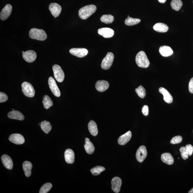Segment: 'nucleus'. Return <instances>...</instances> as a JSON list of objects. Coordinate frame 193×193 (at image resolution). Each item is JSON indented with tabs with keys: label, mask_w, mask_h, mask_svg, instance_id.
Listing matches in <instances>:
<instances>
[{
	"label": "nucleus",
	"mask_w": 193,
	"mask_h": 193,
	"mask_svg": "<svg viewBox=\"0 0 193 193\" xmlns=\"http://www.w3.org/2000/svg\"><path fill=\"white\" fill-rule=\"evenodd\" d=\"M2 162L4 166L9 169H12L13 167V162L10 157L7 155H3L1 157Z\"/></svg>",
	"instance_id": "obj_19"
},
{
	"label": "nucleus",
	"mask_w": 193,
	"mask_h": 193,
	"mask_svg": "<svg viewBox=\"0 0 193 193\" xmlns=\"http://www.w3.org/2000/svg\"><path fill=\"white\" fill-rule=\"evenodd\" d=\"M8 117L10 119L22 121L24 119V116L19 111L13 110L8 113Z\"/></svg>",
	"instance_id": "obj_21"
},
{
	"label": "nucleus",
	"mask_w": 193,
	"mask_h": 193,
	"mask_svg": "<svg viewBox=\"0 0 193 193\" xmlns=\"http://www.w3.org/2000/svg\"><path fill=\"white\" fill-rule=\"evenodd\" d=\"M189 92L193 94V77L189 81Z\"/></svg>",
	"instance_id": "obj_41"
},
{
	"label": "nucleus",
	"mask_w": 193,
	"mask_h": 193,
	"mask_svg": "<svg viewBox=\"0 0 193 193\" xmlns=\"http://www.w3.org/2000/svg\"><path fill=\"white\" fill-rule=\"evenodd\" d=\"M136 62L138 67L147 68L149 67L150 63L146 53L141 51L137 54L136 57Z\"/></svg>",
	"instance_id": "obj_2"
},
{
	"label": "nucleus",
	"mask_w": 193,
	"mask_h": 193,
	"mask_svg": "<svg viewBox=\"0 0 193 193\" xmlns=\"http://www.w3.org/2000/svg\"><path fill=\"white\" fill-rule=\"evenodd\" d=\"M161 159L163 162L168 165H172L174 162V159L172 155L169 153H163L161 155Z\"/></svg>",
	"instance_id": "obj_23"
},
{
	"label": "nucleus",
	"mask_w": 193,
	"mask_h": 193,
	"mask_svg": "<svg viewBox=\"0 0 193 193\" xmlns=\"http://www.w3.org/2000/svg\"><path fill=\"white\" fill-rule=\"evenodd\" d=\"M8 99V96L5 93L1 92L0 93V103L6 101Z\"/></svg>",
	"instance_id": "obj_38"
},
{
	"label": "nucleus",
	"mask_w": 193,
	"mask_h": 193,
	"mask_svg": "<svg viewBox=\"0 0 193 193\" xmlns=\"http://www.w3.org/2000/svg\"><path fill=\"white\" fill-rule=\"evenodd\" d=\"M112 189L114 192L118 193L120 191L122 181L120 178L114 177L111 180Z\"/></svg>",
	"instance_id": "obj_13"
},
{
	"label": "nucleus",
	"mask_w": 193,
	"mask_h": 193,
	"mask_svg": "<svg viewBox=\"0 0 193 193\" xmlns=\"http://www.w3.org/2000/svg\"><path fill=\"white\" fill-rule=\"evenodd\" d=\"M132 133L131 131H128L126 133L120 136L118 139V142L120 145H124L127 143L131 139Z\"/></svg>",
	"instance_id": "obj_18"
},
{
	"label": "nucleus",
	"mask_w": 193,
	"mask_h": 193,
	"mask_svg": "<svg viewBox=\"0 0 193 193\" xmlns=\"http://www.w3.org/2000/svg\"><path fill=\"white\" fill-rule=\"evenodd\" d=\"M141 20L138 18H134L130 17H128L125 20V24L127 26H132L137 24L140 23Z\"/></svg>",
	"instance_id": "obj_31"
},
{
	"label": "nucleus",
	"mask_w": 193,
	"mask_h": 193,
	"mask_svg": "<svg viewBox=\"0 0 193 193\" xmlns=\"http://www.w3.org/2000/svg\"><path fill=\"white\" fill-rule=\"evenodd\" d=\"M44 108L46 109H49L50 107L53 106V102L49 96H44L42 101Z\"/></svg>",
	"instance_id": "obj_30"
},
{
	"label": "nucleus",
	"mask_w": 193,
	"mask_h": 193,
	"mask_svg": "<svg viewBox=\"0 0 193 193\" xmlns=\"http://www.w3.org/2000/svg\"><path fill=\"white\" fill-rule=\"evenodd\" d=\"M48 83L50 88L54 95L57 97L60 96V91L54 79L52 77H50L48 79Z\"/></svg>",
	"instance_id": "obj_8"
},
{
	"label": "nucleus",
	"mask_w": 193,
	"mask_h": 193,
	"mask_svg": "<svg viewBox=\"0 0 193 193\" xmlns=\"http://www.w3.org/2000/svg\"><path fill=\"white\" fill-rule=\"evenodd\" d=\"M24 52H23V51L22 52V53H23H23H24Z\"/></svg>",
	"instance_id": "obj_44"
},
{
	"label": "nucleus",
	"mask_w": 193,
	"mask_h": 193,
	"mask_svg": "<svg viewBox=\"0 0 193 193\" xmlns=\"http://www.w3.org/2000/svg\"><path fill=\"white\" fill-rule=\"evenodd\" d=\"M40 126L43 131L46 134L49 133L52 129L51 123L48 121H44L42 122L41 123Z\"/></svg>",
	"instance_id": "obj_28"
},
{
	"label": "nucleus",
	"mask_w": 193,
	"mask_h": 193,
	"mask_svg": "<svg viewBox=\"0 0 193 193\" xmlns=\"http://www.w3.org/2000/svg\"><path fill=\"white\" fill-rule=\"evenodd\" d=\"M9 140L11 142L16 144H21L25 142V139L22 135L20 134L14 133L12 134L9 138Z\"/></svg>",
	"instance_id": "obj_10"
},
{
	"label": "nucleus",
	"mask_w": 193,
	"mask_h": 193,
	"mask_svg": "<svg viewBox=\"0 0 193 193\" xmlns=\"http://www.w3.org/2000/svg\"><path fill=\"white\" fill-rule=\"evenodd\" d=\"M159 92L164 96V99L166 102L171 103L173 102L172 96L167 89L163 87H160L159 89Z\"/></svg>",
	"instance_id": "obj_17"
},
{
	"label": "nucleus",
	"mask_w": 193,
	"mask_h": 193,
	"mask_svg": "<svg viewBox=\"0 0 193 193\" xmlns=\"http://www.w3.org/2000/svg\"><path fill=\"white\" fill-rule=\"evenodd\" d=\"M23 168L25 176L27 177H29L31 175V170L32 168V164L31 163L28 161H25L23 163Z\"/></svg>",
	"instance_id": "obj_26"
},
{
	"label": "nucleus",
	"mask_w": 193,
	"mask_h": 193,
	"mask_svg": "<svg viewBox=\"0 0 193 193\" xmlns=\"http://www.w3.org/2000/svg\"><path fill=\"white\" fill-rule=\"evenodd\" d=\"M88 128L91 135L94 136L97 135L98 133L97 126L94 121L91 120L89 122L88 124Z\"/></svg>",
	"instance_id": "obj_27"
},
{
	"label": "nucleus",
	"mask_w": 193,
	"mask_h": 193,
	"mask_svg": "<svg viewBox=\"0 0 193 193\" xmlns=\"http://www.w3.org/2000/svg\"><path fill=\"white\" fill-rule=\"evenodd\" d=\"M22 92L25 96L28 97H33L35 96V89L31 84L24 82L21 84Z\"/></svg>",
	"instance_id": "obj_4"
},
{
	"label": "nucleus",
	"mask_w": 193,
	"mask_h": 193,
	"mask_svg": "<svg viewBox=\"0 0 193 193\" xmlns=\"http://www.w3.org/2000/svg\"><path fill=\"white\" fill-rule=\"evenodd\" d=\"M12 110H14V109H12Z\"/></svg>",
	"instance_id": "obj_45"
},
{
	"label": "nucleus",
	"mask_w": 193,
	"mask_h": 193,
	"mask_svg": "<svg viewBox=\"0 0 193 193\" xmlns=\"http://www.w3.org/2000/svg\"><path fill=\"white\" fill-rule=\"evenodd\" d=\"M183 3L181 0H172L171 3V5L173 10L176 11L179 10L181 8Z\"/></svg>",
	"instance_id": "obj_29"
},
{
	"label": "nucleus",
	"mask_w": 193,
	"mask_h": 193,
	"mask_svg": "<svg viewBox=\"0 0 193 193\" xmlns=\"http://www.w3.org/2000/svg\"><path fill=\"white\" fill-rule=\"evenodd\" d=\"M64 157H65L66 161L67 164H73L75 160L74 152L71 149L66 150L64 153Z\"/></svg>",
	"instance_id": "obj_20"
},
{
	"label": "nucleus",
	"mask_w": 193,
	"mask_h": 193,
	"mask_svg": "<svg viewBox=\"0 0 193 193\" xmlns=\"http://www.w3.org/2000/svg\"><path fill=\"white\" fill-rule=\"evenodd\" d=\"M96 10V7L94 5H86L80 8L78 12V15L80 18L86 19L92 15Z\"/></svg>",
	"instance_id": "obj_1"
},
{
	"label": "nucleus",
	"mask_w": 193,
	"mask_h": 193,
	"mask_svg": "<svg viewBox=\"0 0 193 193\" xmlns=\"http://www.w3.org/2000/svg\"><path fill=\"white\" fill-rule=\"evenodd\" d=\"M84 147L86 152L88 154H92L94 152L95 150L94 147L92 142H91L88 138L85 139V144Z\"/></svg>",
	"instance_id": "obj_25"
},
{
	"label": "nucleus",
	"mask_w": 193,
	"mask_h": 193,
	"mask_svg": "<svg viewBox=\"0 0 193 193\" xmlns=\"http://www.w3.org/2000/svg\"><path fill=\"white\" fill-rule=\"evenodd\" d=\"M180 151L182 158L184 160H187L188 158L189 155L185 147H181L180 149Z\"/></svg>",
	"instance_id": "obj_36"
},
{
	"label": "nucleus",
	"mask_w": 193,
	"mask_h": 193,
	"mask_svg": "<svg viewBox=\"0 0 193 193\" xmlns=\"http://www.w3.org/2000/svg\"><path fill=\"white\" fill-rule=\"evenodd\" d=\"M185 148L188 153L189 156H191L193 152V146L190 144H188L186 146Z\"/></svg>",
	"instance_id": "obj_39"
},
{
	"label": "nucleus",
	"mask_w": 193,
	"mask_h": 193,
	"mask_svg": "<svg viewBox=\"0 0 193 193\" xmlns=\"http://www.w3.org/2000/svg\"><path fill=\"white\" fill-rule=\"evenodd\" d=\"M135 91L138 95L141 98H144L146 95L145 89L142 85L139 86L135 89Z\"/></svg>",
	"instance_id": "obj_34"
},
{
	"label": "nucleus",
	"mask_w": 193,
	"mask_h": 193,
	"mask_svg": "<svg viewBox=\"0 0 193 193\" xmlns=\"http://www.w3.org/2000/svg\"><path fill=\"white\" fill-rule=\"evenodd\" d=\"M98 33L105 38H110L114 35L113 30L109 28H100L98 30Z\"/></svg>",
	"instance_id": "obj_14"
},
{
	"label": "nucleus",
	"mask_w": 193,
	"mask_h": 193,
	"mask_svg": "<svg viewBox=\"0 0 193 193\" xmlns=\"http://www.w3.org/2000/svg\"><path fill=\"white\" fill-rule=\"evenodd\" d=\"M105 168L102 166H98L92 168L91 169V172L92 174L94 176H97L99 175L102 172L105 171Z\"/></svg>",
	"instance_id": "obj_33"
},
{
	"label": "nucleus",
	"mask_w": 193,
	"mask_h": 193,
	"mask_svg": "<svg viewBox=\"0 0 193 193\" xmlns=\"http://www.w3.org/2000/svg\"><path fill=\"white\" fill-rule=\"evenodd\" d=\"M69 52L74 56L82 58L87 55L88 52L85 48H73L69 50Z\"/></svg>",
	"instance_id": "obj_9"
},
{
	"label": "nucleus",
	"mask_w": 193,
	"mask_h": 193,
	"mask_svg": "<svg viewBox=\"0 0 193 193\" xmlns=\"http://www.w3.org/2000/svg\"><path fill=\"white\" fill-rule=\"evenodd\" d=\"M147 153L146 148L144 146H141L138 149L136 153V158L139 162L144 161L147 156Z\"/></svg>",
	"instance_id": "obj_7"
},
{
	"label": "nucleus",
	"mask_w": 193,
	"mask_h": 193,
	"mask_svg": "<svg viewBox=\"0 0 193 193\" xmlns=\"http://www.w3.org/2000/svg\"><path fill=\"white\" fill-rule=\"evenodd\" d=\"M23 57L25 60L28 63L33 62L37 58L35 52L32 50H29L23 54Z\"/></svg>",
	"instance_id": "obj_11"
},
{
	"label": "nucleus",
	"mask_w": 193,
	"mask_h": 193,
	"mask_svg": "<svg viewBox=\"0 0 193 193\" xmlns=\"http://www.w3.org/2000/svg\"><path fill=\"white\" fill-rule=\"evenodd\" d=\"M142 113L145 116H147L149 113V108L147 105H144L142 107Z\"/></svg>",
	"instance_id": "obj_40"
},
{
	"label": "nucleus",
	"mask_w": 193,
	"mask_h": 193,
	"mask_svg": "<svg viewBox=\"0 0 193 193\" xmlns=\"http://www.w3.org/2000/svg\"><path fill=\"white\" fill-rule=\"evenodd\" d=\"M153 29L155 31L160 33H164L168 31L169 27L164 23H158L153 26Z\"/></svg>",
	"instance_id": "obj_24"
},
{
	"label": "nucleus",
	"mask_w": 193,
	"mask_h": 193,
	"mask_svg": "<svg viewBox=\"0 0 193 193\" xmlns=\"http://www.w3.org/2000/svg\"><path fill=\"white\" fill-rule=\"evenodd\" d=\"M49 10L55 18L60 15L62 11V7L56 3H52L49 5Z\"/></svg>",
	"instance_id": "obj_12"
},
{
	"label": "nucleus",
	"mask_w": 193,
	"mask_h": 193,
	"mask_svg": "<svg viewBox=\"0 0 193 193\" xmlns=\"http://www.w3.org/2000/svg\"><path fill=\"white\" fill-rule=\"evenodd\" d=\"M100 20L102 22L105 24H109L113 22L114 18L113 16L110 14L104 15L102 16Z\"/></svg>",
	"instance_id": "obj_32"
},
{
	"label": "nucleus",
	"mask_w": 193,
	"mask_h": 193,
	"mask_svg": "<svg viewBox=\"0 0 193 193\" xmlns=\"http://www.w3.org/2000/svg\"><path fill=\"white\" fill-rule=\"evenodd\" d=\"M182 140V138L180 136H177L173 137L171 139L170 143L172 144H176L181 143Z\"/></svg>",
	"instance_id": "obj_37"
},
{
	"label": "nucleus",
	"mask_w": 193,
	"mask_h": 193,
	"mask_svg": "<svg viewBox=\"0 0 193 193\" xmlns=\"http://www.w3.org/2000/svg\"><path fill=\"white\" fill-rule=\"evenodd\" d=\"M29 36L32 39L41 41L45 40L47 38V35L43 30L35 28H32L30 30Z\"/></svg>",
	"instance_id": "obj_3"
},
{
	"label": "nucleus",
	"mask_w": 193,
	"mask_h": 193,
	"mask_svg": "<svg viewBox=\"0 0 193 193\" xmlns=\"http://www.w3.org/2000/svg\"><path fill=\"white\" fill-rule=\"evenodd\" d=\"M114 55L112 52H108L106 56L102 61L101 67L102 69L105 70L108 69L111 67L113 62Z\"/></svg>",
	"instance_id": "obj_5"
},
{
	"label": "nucleus",
	"mask_w": 193,
	"mask_h": 193,
	"mask_svg": "<svg viewBox=\"0 0 193 193\" xmlns=\"http://www.w3.org/2000/svg\"><path fill=\"white\" fill-rule=\"evenodd\" d=\"M189 193H193V187L189 191Z\"/></svg>",
	"instance_id": "obj_43"
},
{
	"label": "nucleus",
	"mask_w": 193,
	"mask_h": 193,
	"mask_svg": "<svg viewBox=\"0 0 193 193\" xmlns=\"http://www.w3.org/2000/svg\"><path fill=\"white\" fill-rule=\"evenodd\" d=\"M159 2L162 3H164L165 2L166 0H158Z\"/></svg>",
	"instance_id": "obj_42"
},
{
	"label": "nucleus",
	"mask_w": 193,
	"mask_h": 193,
	"mask_svg": "<svg viewBox=\"0 0 193 193\" xmlns=\"http://www.w3.org/2000/svg\"><path fill=\"white\" fill-rule=\"evenodd\" d=\"M12 10V7L11 5L10 4L5 5L0 14V18L1 19L4 21L8 18L11 13Z\"/></svg>",
	"instance_id": "obj_15"
},
{
	"label": "nucleus",
	"mask_w": 193,
	"mask_h": 193,
	"mask_svg": "<svg viewBox=\"0 0 193 193\" xmlns=\"http://www.w3.org/2000/svg\"><path fill=\"white\" fill-rule=\"evenodd\" d=\"M159 52L161 55L164 57H167L172 55L173 51L169 46H161L159 48Z\"/></svg>",
	"instance_id": "obj_22"
},
{
	"label": "nucleus",
	"mask_w": 193,
	"mask_h": 193,
	"mask_svg": "<svg viewBox=\"0 0 193 193\" xmlns=\"http://www.w3.org/2000/svg\"><path fill=\"white\" fill-rule=\"evenodd\" d=\"M52 187V185L51 183H49V182L46 183L41 187L39 192L40 193H47L51 190Z\"/></svg>",
	"instance_id": "obj_35"
},
{
	"label": "nucleus",
	"mask_w": 193,
	"mask_h": 193,
	"mask_svg": "<svg viewBox=\"0 0 193 193\" xmlns=\"http://www.w3.org/2000/svg\"><path fill=\"white\" fill-rule=\"evenodd\" d=\"M53 70L55 77L59 82L63 81L64 78V73L60 66L55 64L53 66Z\"/></svg>",
	"instance_id": "obj_6"
},
{
	"label": "nucleus",
	"mask_w": 193,
	"mask_h": 193,
	"mask_svg": "<svg viewBox=\"0 0 193 193\" xmlns=\"http://www.w3.org/2000/svg\"><path fill=\"white\" fill-rule=\"evenodd\" d=\"M108 82L105 80H98L95 85L96 88L100 92H103L107 90L109 87Z\"/></svg>",
	"instance_id": "obj_16"
}]
</instances>
